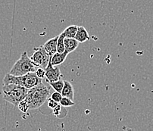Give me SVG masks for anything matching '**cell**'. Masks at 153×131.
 <instances>
[{"mask_svg":"<svg viewBox=\"0 0 153 131\" xmlns=\"http://www.w3.org/2000/svg\"><path fill=\"white\" fill-rule=\"evenodd\" d=\"M52 89L49 84H45L42 83L38 86L29 89L24 101L27 104L30 110L38 109L50 98L51 94L53 92Z\"/></svg>","mask_w":153,"mask_h":131,"instance_id":"cell-1","label":"cell"},{"mask_svg":"<svg viewBox=\"0 0 153 131\" xmlns=\"http://www.w3.org/2000/svg\"><path fill=\"white\" fill-rule=\"evenodd\" d=\"M42 80L39 79L35 73H28L22 77H15L6 74L3 79V86L6 85H18L27 89H30L42 83Z\"/></svg>","mask_w":153,"mask_h":131,"instance_id":"cell-2","label":"cell"},{"mask_svg":"<svg viewBox=\"0 0 153 131\" xmlns=\"http://www.w3.org/2000/svg\"><path fill=\"white\" fill-rule=\"evenodd\" d=\"M37 67L33 63L30 58L28 56L26 52L21 54V58L16 61L15 65L10 70L9 74L15 77H22L28 73H35Z\"/></svg>","mask_w":153,"mask_h":131,"instance_id":"cell-3","label":"cell"},{"mask_svg":"<svg viewBox=\"0 0 153 131\" xmlns=\"http://www.w3.org/2000/svg\"><path fill=\"white\" fill-rule=\"evenodd\" d=\"M27 92L28 89L18 85H6L2 87L3 99L15 106L25 100Z\"/></svg>","mask_w":153,"mask_h":131,"instance_id":"cell-4","label":"cell"},{"mask_svg":"<svg viewBox=\"0 0 153 131\" xmlns=\"http://www.w3.org/2000/svg\"><path fill=\"white\" fill-rule=\"evenodd\" d=\"M34 52L30 57V60L37 68H41L46 70L50 61V57L49 56L43 47L39 46L34 48Z\"/></svg>","mask_w":153,"mask_h":131,"instance_id":"cell-5","label":"cell"},{"mask_svg":"<svg viewBox=\"0 0 153 131\" xmlns=\"http://www.w3.org/2000/svg\"><path fill=\"white\" fill-rule=\"evenodd\" d=\"M46 71V78L48 83H53L59 80L61 78L63 77V76L61 74L60 68L59 66L53 67L49 63L48 67L45 70Z\"/></svg>","mask_w":153,"mask_h":131,"instance_id":"cell-6","label":"cell"},{"mask_svg":"<svg viewBox=\"0 0 153 131\" xmlns=\"http://www.w3.org/2000/svg\"><path fill=\"white\" fill-rule=\"evenodd\" d=\"M59 36H56V37L52 38V39H49L45 42V44L42 45L44 50L46 51V53L49 55V56L52 57L56 53H57V42L58 39H59Z\"/></svg>","mask_w":153,"mask_h":131,"instance_id":"cell-7","label":"cell"},{"mask_svg":"<svg viewBox=\"0 0 153 131\" xmlns=\"http://www.w3.org/2000/svg\"><path fill=\"white\" fill-rule=\"evenodd\" d=\"M68 55V54L66 52H65L64 53H58L57 52V53H56L55 55L51 57L49 63L53 67L59 66V65H62L65 62L66 58H67Z\"/></svg>","mask_w":153,"mask_h":131,"instance_id":"cell-8","label":"cell"},{"mask_svg":"<svg viewBox=\"0 0 153 131\" xmlns=\"http://www.w3.org/2000/svg\"><path fill=\"white\" fill-rule=\"evenodd\" d=\"M62 97L68 98V99H70L72 101L74 100V90L73 86L71 85V83L68 80H65V85H64V88L62 89Z\"/></svg>","mask_w":153,"mask_h":131,"instance_id":"cell-9","label":"cell"},{"mask_svg":"<svg viewBox=\"0 0 153 131\" xmlns=\"http://www.w3.org/2000/svg\"><path fill=\"white\" fill-rule=\"evenodd\" d=\"M74 39L77 42H85L86 41L90 39V36H89L88 32L86 30V28L83 26L78 27L77 32H76V36H75Z\"/></svg>","mask_w":153,"mask_h":131,"instance_id":"cell-10","label":"cell"},{"mask_svg":"<svg viewBox=\"0 0 153 131\" xmlns=\"http://www.w3.org/2000/svg\"><path fill=\"white\" fill-rule=\"evenodd\" d=\"M65 52L68 54L74 52L78 47L79 42L75 39H69V38H65Z\"/></svg>","mask_w":153,"mask_h":131,"instance_id":"cell-11","label":"cell"},{"mask_svg":"<svg viewBox=\"0 0 153 131\" xmlns=\"http://www.w3.org/2000/svg\"><path fill=\"white\" fill-rule=\"evenodd\" d=\"M78 27L76 25H71L65 28V31L62 33L65 38H69V39H74L75 36H76V32H77Z\"/></svg>","mask_w":153,"mask_h":131,"instance_id":"cell-12","label":"cell"},{"mask_svg":"<svg viewBox=\"0 0 153 131\" xmlns=\"http://www.w3.org/2000/svg\"><path fill=\"white\" fill-rule=\"evenodd\" d=\"M49 84L50 85L51 87L56 92H58L62 94V89H63L64 85H65V80H63V78H61L59 80L56 81V82L49 83Z\"/></svg>","mask_w":153,"mask_h":131,"instance_id":"cell-13","label":"cell"},{"mask_svg":"<svg viewBox=\"0 0 153 131\" xmlns=\"http://www.w3.org/2000/svg\"><path fill=\"white\" fill-rule=\"evenodd\" d=\"M65 36L62 33H61L59 36L57 42V52L58 53H64L65 52Z\"/></svg>","mask_w":153,"mask_h":131,"instance_id":"cell-14","label":"cell"},{"mask_svg":"<svg viewBox=\"0 0 153 131\" xmlns=\"http://www.w3.org/2000/svg\"><path fill=\"white\" fill-rule=\"evenodd\" d=\"M74 101L71 100L70 99H68V98L62 97V100L60 102V105L63 107H71L74 105Z\"/></svg>","mask_w":153,"mask_h":131,"instance_id":"cell-15","label":"cell"},{"mask_svg":"<svg viewBox=\"0 0 153 131\" xmlns=\"http://www.w3.org/2000/svg\"><path fill=\"white\" fill-rule=\"evenodd\" d=\"M50 99H52L53 101H55L56 102H57V103H60L61 100H62V96L61 93L55 91V92H53L51 94Z\"/></svg>","mask_w":153,"mask_h":131,"instance_id":"cell-16","label":"cell"},{"mask_svg":"<svg viewBox=\"0 0 153 131\" xmlns=\"http://www.w3.org/2000/svg\"><path fill=\"white\" fill-rule=\"evenodd\" d=\"M18 109L19 110L21 111V112H23V113H27V111L29 110V107H28L27 104L25 102V101H22V102H20L18 105Z\"/></svg>","mask_w":153,"mask_h":131,"instance_id":"cell-17","label":"cell"},{"mask_svg":"<svg viewBox=\"0 0 153 131\" xmlns=\"http://www.w3.org/2000/svg\"><path fill=\"white\" fill-rule=\"evenodd\" d=\"M35 74H36V75L39 78V79L42 80L44 79V78H46V71H45V70L42 69V68H38L37 69H36Z\"/></svg>","mask_w":153,"mask_h":131,"instance_id":"cell-18","label":"cell"},{"mask_svg":"<svg viewBox=\"0 0 153 131\" xmlns=\"http://www.w3.org/2000/svg\"><path fill=\"white\" fill-rule=\"evenodd\" d=\"M47 103H48V106H49V108L52 109H56V107L59 105V103H57V102H56L55 101L52 100V99H51L50 98H49V99L47 100Z\"/></svg>","mask_w":153,"mask_h":131,"instance_id":"cell-19","label":"cell"},{"mask_svg":"<svg viewBox=\"0 0 153 131\" xmlns=\"http://www.w3.org/2000/svg\"><path fill=\"white\" fill-rule=\"evenodd\" d=\"M61 112H62V105H59L56 109H53V114L56 115V117H59L60 115Z\"/></svg>","mask_w":153,"mask_h":131,"instance_id":"cell-20","label":"cell"}]
</instances>
